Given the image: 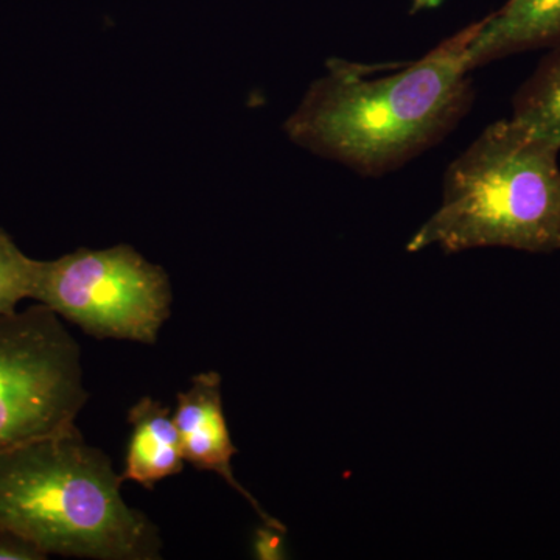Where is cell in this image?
I'll use <instances>...</instances> for the list:
<instances>
[{
    "label": "cell",
    "mask_w": 560,
    "mask_h": 560,
    "mask_svg": "<svg viewBox=\"0 0 560 560\" xmlns=\"http://www.w3.org/2000/svg\"><path fill=\"white\" fill-rule=\"evenodd\" d=\"M173 420L178 429L180 447L187 463L195 466V469L220 475L235 492L241 493L243 499L248 501L264 525L287 530L283 523L264 511L259 501L243 488L232 471L231 460L238 451L231 440L230 429L224 418L219 372H201L191 378L190 389L183 390L176 397Z\"/></svg>",
    "instance_id": "obj_6"
},
{
    "label": "cell",
    "mask_w": 560,
    "mask_h": 560,
    "mask_svg": "<svg viewBox=\"0 0 560 560\" xmlns=\"http://www.w3.org/2000/svg\"><path fill=\"white\" fill-rule=\"evenodd\" d=\"M36 545L11 530L0 528V560H46Z\"/></svg>",
    "instance_id": "obj_12"
},
{
    "label": "cell",
    "mask_w": 560,
    "mask_h": 560,
    "mask_svg": "<svg viewBox=\"0 0 560 560\" xmlns=\"http://www.w3.org/2000/svg\"><path fill=\"white\" fill-rule=\"evenodd\" d=\"M32 300L97 340L154 345L171 318L167 272L130 245L38 260Z\"/></svg>",
    "instance_id": "obj_4"
},
{
    "label": "cell",
    "mask_w": 560,
    "mask_h": 560,
    "mask_svg": "<svg viewBox=\"0 0 560 560\" xmlns=\"http://www.w3.org/2000/svg\"><path fill=\"white\" fill-rule=\"evenodd\" d=\"M86 401L81 349L57 313L0 316V448L73 429Z\"/></svg>",
    "instance_id": "obj_5"
},
{
    "label": "cell",
    "mask_w": 560,
    "mask_h": 560,
    "mask_svg": "<svg viewBox=\"0 0 560 560\" xmlns=\"http://www.w3.org/2000/svg\"><path fill=\"white\" fill-rule=\"evenodd\" d=\"M480 22L404 65L331 58L285 121L287 135L359 175L397 171L440 143L469 113L467 50Z\"/></svg>",
    "instance_id": "obj_1"
},
{
    "label": "cell",
    "mask_w": 560,
    "mask_h": 560,
    "mask_svg": "<svg viewBox=\"0 0 560 560\" xmlns=\"http://www.w3.org/2000/svg\"><path fill=\"white\" fill-rule=\"evenodd\" d=\"M131 436L128 441L121 480L154 489L158 482L184 469L180 438L172 408L161 401L142 397L128 412Z\"/></svg>",
    "instance_id": "obj_8"
},
{
    "label": "cell",
    "mask_w": 560,
    "mask_h": 560,
    "mask_svg": "<svg viewBox=\"0 0 560 560\" xmlns=\"http://www.w3.org/2000/svg\"><path fill=\"white\" fill-rule=\"evenodd\" d=\"M38 260L25 256L13 238L0 230V316L18 312L21 301L32 300Z\"/></svg>",
    "instance_id": "obj_10"
},
{
    "label": "cell",
    "mask_w": 560,
    "mask_h": 560,
    "mask_svg": "<svg viewBox=\"0 0 560 560\" xmlns=\"http://www.w3.org/2000/svg\"><path fill=\"white\" fill-rule=\"evenodd\" d=\"M287 530L264 525L254 534V555L260 560H280L287 558L285 536Z\"/></svg>",
    "instance_id": "obj_11"
},
{
    "label": "cell",
    "mask_w": 560,
    "mask_h": 560,
    "mask_svg": "<svg viewBox=\"0 0 560 560\" xmlns=\"http://www.w3.org/2000/svg\"><path fill=\"white\" fill-rule=\"evenodd\" d=\"M444 0H412L411 11L412 13H419V11H425L436 9Z\"/></svg>",
    "instance_id": "obj_13"
},
{
    "label": "cell",
    "mask_w": 560,
    "mask_h": 560,
    "mask_svg": "<svg viewBox=\"0 0 560 560\" xmlns=\"http://www.w3.org/2000/svg\"><path fill=\"white\" fill-rule=\"evenodd\" d=\"M480 21L467 50L470 72L521 51L560 46V0H506Z\"/></svg>",
    "instance_id": "obj_7"
},
{
    "label": "cell",
    "mask_w": 560,
    "mask_h": 560,
    "mask_svg": "<svg viewBox=\"0 0 560 560\" xmlns=\"http://www.w3.org/2000/svg\"><path fill=\"white\" fill-rule=\"evenodd\" d=\"M511 119L560 147V46L515 94Z\"/></svg>",
    "instance_id": "obj_9"
},
{
    "label": "cell",
    "mask_w": 560,
    "mask_h": 560,
    "mask_svg": "<svg viewBox=\"0 0 560 560\" xmlns=\"http://www.w3.org/2000/svg\"><path fill=\"white\" fill-rule=\"evenodd\" d=\"M559 153L560 147L511 117L489 125L448 165L440 209L407 249L560 250Z\"/></svg>",
    "instance_id": "obj_3"
},
{
    "label": "cell",
    "mask_w": 560,
    "mask_h": 560,
    "mask_svg": "<svg viewBox=\"0 0 560 560\" xmlns=\"http://www.w3.org/2000/svg\"><path fill=\"white\" fill-rule=\"evenodd\" d=\"M121 485L77 427L0 448V528L47 556L160 560V528L124 500Z\"/></svg>",
    "instance_id": "obj_2"
}]
</instances>
